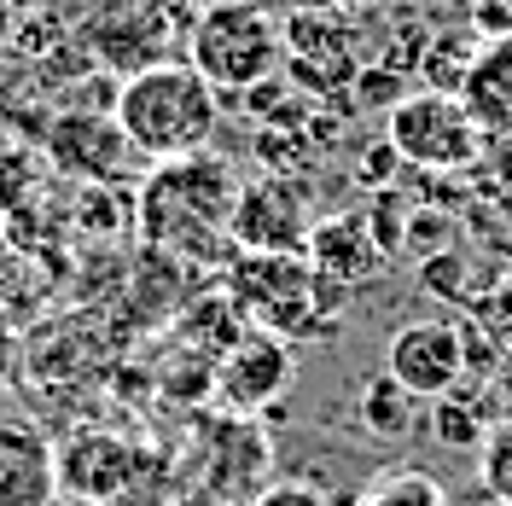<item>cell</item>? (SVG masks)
Listing matches in <instances>:
<instances>
[{"mask_svg":"<svg viewBox=\"0 0 512 506\" xmlns=\"http://www.w3.org/2000/svg\"><path fill=\"white\" fill-rule=\"evenodd\" d=\"M0 274H6V239H0Z\"/></svg>","mask_w":512,"mask_h":506,"instance_id":"21","label":"cell"},{"mask_svg":"<svg viewBox=\"0 0 512 506\" xmlns=\"http://www.w3.org/2000/svg\"><path fill=\"white\" fill-rule=\"evenodd\" d=\"M309 262H315L326 280H338L344 291H355V285L379 280L384 262H390V251H384V239L373 233V222L367 216H326V222H315V233H309Z\"/></svg>","mask_w":512,"mask_h":506,"instance_id":"13","label":"cell"},{"mask_svg":"<svg viewBox=\"0 0 512 506\" xmlns=\"http://www.w3.org/2000/svg\"><path fill=\"white\" fill-rule=\"evenodd\" d=\"M268 437L251 413H210L192 425V448L175 466V495L187 506H251L268 483Z\"/></svg>","mask_w":512,"mask_h":506,"instance_id":"4","label":"cell"},{"mask_svg":"<svg viewBox=\"0 0 512 506\" xmlns=\"http://www.w3.org/2000/svg\"><path fill=\"white\" fill-rule=\"evenodd\" d=\"M111 117L128 134L134 158L169 163V158L210 152L216 123H222V94L192 64H146L117 88Z\"/></svg>","mask_w":512,"mask_h":506,"instance_id":"1","label":"cell"},{"mask_svg":"<svg viewBox=\"0 0 512 506\" xmlns=\"http://www.w3.org/2000/svg\"><path fill=\"white\" fill-rule=\"evenodd\" d=\"M233 204H239V175L216 152H192L152 163L140 187V227L152 245L169 251H210L216 239H227Z\"/></svg>","mask_w":512,"mask_h":506,"instance_id":"2","label":"cell"},{"mask_svg":"<svg viewBox=\"0 0 512 506\" xmlns=\"http://www.w3.org/2000/svg\"><path fill=\"white\" fill-rule=\"evenodd\" d=\"M355 419H361V431L379 437V443H408L419 431V396L402 390V384L379 367L373 379L355 390Z\"/></svg>","mask_w":512,"mask_h":506,"instance_id":"15","label":"cell"},{"mask_svg":"<svg viewBox=\"0 0 512 506\" xmlns=\"http://www.w3.org/2000/svg\"><path fill=\"white\" fill-rule=\"evenodd\" d=\"M291 379H297V355L274 332H245L216 361V396H222L227 413H274Z\"/></svg>","mask_w":512,"mask_h":506,"instance_id":"9","label":"cell"},{"mask_svg":"<svg viewBox=\"0 0 512 506\" xmlns=\"http://www.w3.org/2000/svg\"><path fill=\"white\" fill-rule=\"evenodd\" d=\"M384 373L419 402H437L466 379V332L454 320H408L384 344Z\"/></svg>","mask_w":512,"mask_h":506,"instance_id":"8","label":"cell"},{"mask_svg":"<svg viewBox=\"0 0 512 506\" xmlns=\"http://www.w3.org/2000/svg\"><path fill=\"white\" fill-rule=\"evenodd\" d=\"M187 53H192V70L216 94H251V88H262L280 70L286 35H280V18L262 0H216L192 24Z\"/></svg>","mask_w":512,"mask_h":506,"instance_id":"5","label":"cell"},{"mask_svg":"<svg viewBox=\"0 0 512 506\" xmlns=\"http://www.w3.org/2000/svg\"><path fill=\"white\" fill-rule=\"evenodd\" d=\"M47 163L59 175H76V181H123L128 163H134V146L117 128V117H94V111H64L47 128Z\"/></svg>","mask_w":512,"mask_h":506,"instance_id":"11","label":"cell"},{"mask_svg":"<svg viewBox=\"0 0 512 506\" xmlns=\"http://www.w3.org/2000/svg\"><path fill=\"white\" fill-rule=\"evenodd\" d=\"M251 506H332L315 483H268Z\"/></svg>","mask_w":512,"mask_h":506,"instance_id":"19","label":"cell"},{"mask_svg":"<svg viewBox=\"0 0 512 506\" xmlns=\"http://www.w3.org/2000/svg\"><path fill=\"white\" fill-rule=\"evenodd\" d=\"M227 297L251 326L274 332V338H297V332H320V320L338 315L344 285L326 280L309 256L239 251V262L227 268Z\"/></svg>","mask_w":512,"mask_h":506,"instance_id":"3","label":"cell"},{"mask_svg":"<svg viewBox=\"0 0 512 506\" xmlns=\"http://www.w3.org/2000/svg\"><path fill=\"white\" fill-rule=\"evenodd\" d=\"M59 501V443L30 419H0V506Z\"/></svg>","mask_w":512,"mask_h":506,"instance_id":"12","label":"cell"},{"mask_svg":"<svg viewBox=\"0 0 512 506\" xmlns=\"http://www.w3.org/2000/svg\"><path fill=\"white\" fill-rule=\"evenodd\" d=\"M309 204H303V192L280 181V175H268V181H251V187H239V204H233V222H227V239L239 245V251H291L303 256L309 251Z\"/></svg>","mask_w":512,"mask_h":506,"instance_id":"10","label":"cell"},{"mask_svg":"<svg viewBox=\"0 0 512 506\" xmlns=\"http://www.w3.org/2000/svg\"><path fill=\"white\" fill-rule=\"evenodd\" d=\"M478 483L495 495L501 506H512V413L489 425V437L478 448Z\"/></svg>","mask_w":512,"mask_h":506,"instance_id":"18","label":"cell"},{"mask_svg":"<svg viewBox=\"0 0 512 506\" xmlns=\"http://www.w3.org/2000/svg\"><path fill=\"white\" fill-rule=\"evenodd\" d=\"M355 506H448L443 483L425 472H384L373 489H361Z\"/></svg>","mask_w":512,"mask_h":506,"instance_id":"17","label":"cell"},{"mask_svg":"<svg viewBox=\"0 0 512 506\" xmlns=\"http://www.w3.org/2000/svg\"><path fill=\"white\" fill-rule=\"evenodd\" d=\"M466 111L483 123V134H512V35H501L495 47H483L466 82H460Z\"/></svg>","mask_w":512,"mask_h":506,"instance_id":"14","label":"cell"},{"mask_svg":"<svg viewBox=\"0 0 512 506\" xmlns=\"http://www.w3.org/2000/svg\"><path fill=\"white\" fill-rule=\"evenodd\" d=\"M489 425H495V419H483V402H466L460 390L437 396V408H431V431H437V443H448V448H472V454H478L483 437H489Z\"/></svg>","mask_w":512,"mask_h":506,"instance_id":"16","label":"cell"},{"mask_svg":"<svg viewBox=\"0 0 512 506\" xmlns=\"http://www.w3.org/2000/svg\"><path fill=\"white\" fill-rule=\"evenodd\" d=\"M384 140L402 152V163L414 169H472L483 158V123L466 111L460 94H443V88H425V94H402L390 105V128Z\"/></svg>","mask_w":512,"mask_h":506,"instance_id":"6","label":"cell"},{"mask_svg":"<svg viewBox=\"0 0 512 506\" xmlns=\"http://www.w3.org/2000/svg\"><path fill=\"white\" fill-rule=\"evenodd\" d=\"M146 448L128 443L123 431L82 425L59 443V501L76 506H128L134 472H140Z\"/></svg>","mask_w":512,"mask_h":506,"instance_id":"7","label":"cell"},{"mask_svg":"<svg viewBox=\"0 0 512 506\" xmlns=\"http://www.w3.org/2000/svg\"><path fill=\"white\" fill-rule=\"evenodd\" d=\"M396 163H402V152H396L390 140H379V146L361 158V181H367L373 192H384V187H390V175H396Z\"/></svg>","mask_w":512,"mask_h":506,"instance_id":"20","label":"cell"}]
</instances>
